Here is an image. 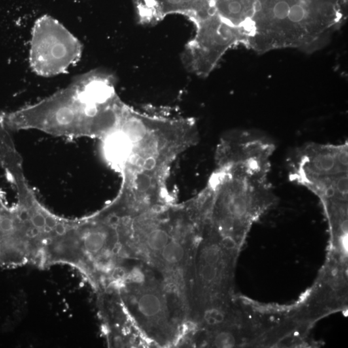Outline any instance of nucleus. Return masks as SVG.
Here are the masks:
<instances>
[{"label": "nucleus", "instance_id": "f8f14e48", "mask_svg": "<svg viewBox=\"0 0 348 348\" xmlns=\"http://www.w3.org/2000/svg\"><path fill=\"white\" fill-rule=\"evenodd\" d=\"M227 8L230 14H237L241 11L242 5L238 1H232L228 3Z\"/></svg>", "mask_w": 348, "mask_h": 348}, {"label": "nucleus", "instance_id": "ddd939ff", "mask_svg": "<svg viewBox=\"0 0 348 348\" xmlns=\"http://www.w3.org/2000/svg\"><path fill=\"white\" fill-rule=\"evenodd\" d=\"M261 8H262V5H261V2L258 1V0H257V1L254 2L253 5V9L254 11L256 12L260 11Z\"/></svg>", "mask_w": 348, "mask_h": 348}, {"label": "nucleus", "instance_id": "4468645a", "mask_svg": "<svg viewBox=\"0 0 348 348\" xmlns=\"http://www.w3.org/2000/svg\"><path fill=\"white\" fill-rule=\"evenodd\" d=\"M255 12H256L254 11L253 8L248 10L247 12V16L249 17V18H252V17L254 16Z\"/></svg>", "mask_w": 348, "mask_h": 348}, {"label": "nucleus", "instance_id": "9b49d317", "mask_svg": "<svg viewBox=\"0 0 348 348\" xmlns=\"http://www.w3.org/2000/svg\"><path fill=\"white\" fill-rule=\"evenodd\" d=\"M290 6L285 1H280L275 4L273 7V14L279 20H284L288 18Z\"/></svg>", "mask_w": 348, "mask_h": 348}, {"label": "nucleus", "instance_id": "0eeeda50", "mask_svg": "<svg viewBox=\"0 0 348 348\" xmlns=\"http://www.w3.org/2000/svg\"><path fill=\"white\" fill-rule=\"evenodd\" d=\"M82 52L80 40L54 19L43 17L34 25L29 63L37 75L50 78L67 73L79 62Z\"/></svg>", "mask_w": 348, "mask_h": 348}, {"label": "nucleus", "instance_id": "20e7f679", "mask_svg": "<svg viewBox=\"0 0 348 348\" xmlns=\"http://www.w3.org/2000/svg\"><path fill=\"white\" fill-rule=\"evenodd\" d=\"M171 238L152 266L187 309L193 262L206 220V209L199 194L172 207Z\"/></svg>", "mask_w": 348, "mask_h": 348}, {"label": "nucleus", "instance_id": "f03ea898", "mask_svg": "<svg viewBox=\"0 0 348 348\" xmlns=\"http://www.w3.org/2000/svg\"><path fill=\"white\" fill-rule=\"evenodd\" d=\"M124 103L118 94L92 90L74 80L37 103L3 113L8 130H36L54 136L101 140L120 124Z\"/></svg>", "mask_w": 348, "mask_h": 348}, {"label": "nucleus", "instance_id": "6e6552de", "mask_svg": "<svg viewBox=\"0 0 348 348\" xmlns=\"http://www.w3.org/2000/svg\"><path fill=\"white\" fill-rule=\"evenodd\" d=\"M31 227L18 206L9 207L0 192V267L33 263Z\"/></svg>", "mask_w": 348, "mask_h": 348}, {"label": "nucleus", "instance_id": "423d86ee", "mask_svg": "<svg viewBox=\"0 0 348 348\" xmlns=\"http://www.w3.org/2000/svg\"><path fill=\"white\" fill-rule=\"evenodd\" d=\"M174 203L133 217H120L107 212L115 218L127 260L154 265L171 238Z\"/></svg>", "mask_w": 348, "mask_h": 348}, {"label": "nucleus", "instance_id": "7ed1b4c3", "mask_svg": "<svg viewBox=\"0 0 348 348\" xmlns=\"http://www.w3.org/2000/svg\"><path fill=\"white\" fill-rule=\"evenodd\" d=\"M110 286L118 292L149 348H179L188 331V312L154 269L127 260Z\"/></svg>", "mask_w": 348, "mask_h": 348}, {"label": "nucleus", "instance_id": "1a4fd4ad", "mask_svg": "<svg viewBox=\"0 0 348 348\" xmlns=\"http://www.w3.org/2000/svg\"><path fill=\"white\" fill-rule=\"evenodd\" d=\"M98 293L99 312L108 345L114 348H149L115 288L109 286Z\"/></svg>", "mask_w": 348, "mask_h": 348}, {"label": "nucleus", "instance_id": "39448f33", "mask_svg": "<svg viewBox=\"0 0 348 348\" xmlns=\"http://www.w3.org/2000/svg\"><path fill=\"white\" fill-rule=\"evenodd\" d=\"M235 246V241L221 236L209 224L204 226L193 262L188 329L222 306Z\"/></svg>", "mask_w": 348, "mask_h": 348}, {"label": "nucleus", "instance_id": "f257e3e1", "mask_svg": "<svg viewBox=\"0 0 348 348\" xmlns=\"http://www.w3.org/2000/svg\"><path fill=\"white\" fill-rule=\"evenodd\" d=\"M198 141L191 119L148 115L127 105L118 128L101 140V152L122 177L168 176L174 161Z\"/></svg>", "mask_w": 348, "mask_h": 348}, {"label": "nucleus", "instance_id": "9d476101", "mask_svg": "<svg viewBox=\"0 0 348 348\" xmlns=\"http://www.w3.org/2000/svg\"><path fill=\"white\" fill-rule=\"evenodd\" d=\"M305 15V11L303 6L300 4H296L290 7L288 18L291 22L298 23L304 20Z\"/></svg>", "mask_w": 348, "mask_h": 348}]
</instances>
